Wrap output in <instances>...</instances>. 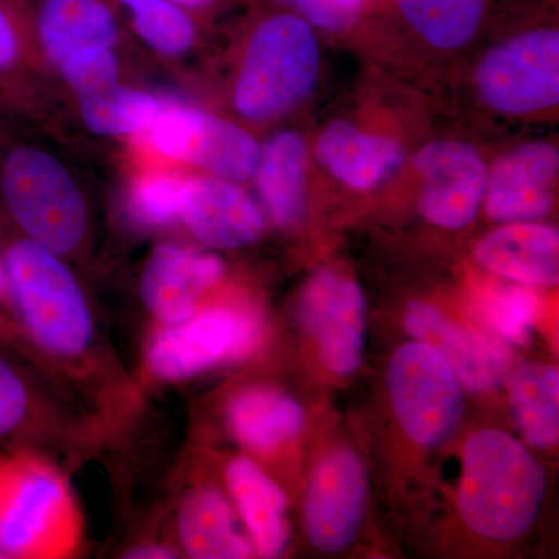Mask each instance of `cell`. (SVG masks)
I'll list each match as a JSON object with an SVG mask.
<instances>
[{"label": "cell", "instance_id": "6da1fadb", "mask_svg": "<svg viewBox=\"0 0 559 559\" xmlns=\"http://www.w3.org/2000/svg\"><path fill=\"white\" fill-rule=\"evenodd\" d=\"M546 495V474L524 447L500 430L474 433L463 452L459 510L476 535L491 540L521 538Z\"/></svg>", "mask_w": 559, "mask_h": 559}, {"label": "cell", "instance_id": "7a4b0ae2", "mask_svg": "<svg viewBox=\"0 0 559 559\" xmlns=\"http://www.w3.org/2000/svg\"><path fill=\"white\" fill-rule=\"evenodd\" d=\"M319 40L307 21L278 10L250 27L231 83L235 112L250 123L277 120L318 83Z\"/></svg>", "mask_w": 559, "mask_h": 559}, {"label": "cell", "instance_id": "3957f363", "mask_svg": "<svg viewBox=\"0 0 559 559\" xmlns=\"http://www.w3.org/2000/svg\"><path fill=\"white\" fill-rule=\"evenodd\" d=\"M62 259L21 234L0 245L11 308L24 330L44 352L73 359L90 349L94 318L79 280Z\"/></svg>", "mask_w": 559, "mask_h": 559}, {"label": "cell", "instance_id": "277c9868", "mask_svg": "<svg viewBox=\"0 0 559 559\" xmlns=\"http://www.w3.org/2000/svg\"><path fill=\"white\" fill-rule=\"evenodd\" d=\"M0 201L22 237L58 255L86 241L90 213L79 182L43 146L0 142Z\"/></svg>", "mask_w": 559, "mask_h": 559}, {"label": "cell", "instance_id": "5b68a950", "mask_svg": "<svg viewBox=\"0 0 559 559\" xmlns=\"http://www.w3.org/2000/svg\"><path fill=\"white\" fill-rule=\"evenodd\" d=\"M76 539V516L64 481L24 452L0 454V554L49 558Z\"/></svg>", "mask_w": 559, "mask_h": 559}, {"label": "cell", "instance_id": "8992f818", "mask_svg": "<svg viewBox=\"0 0 559 559\" xmlns=\"http://www.w3.org/2000/svg\"><path fill=\"white\" fill-rule=\"evenodd\" d=\"M261 336L263 320L252 308L201 307L182 322L160 325L146 349V367L159 381L190 380L218 364L252 355Z\"/></svg>", "mask_w": 559, "mask_h": 559}, {"label": "cell", "instance_id": "52a82bcc", "mask_svg": "<svg viewBox=\"0 0 559 559\" xmlns=\"http://www.w3.org/2000/svg\"><path fill=\"white\" fill-rule=\"evenodd\" d=\"M484 105L506 116H532L559 103V31L550 25L510 36L477 66Z\"/></svg>", "mask_w": 559, "mask_h": 559}, {"label": "cell", "instance_id": "ba28073f", "mask_svg": "<svg viewBox=\"0 0 559 559\" xmlns=\"http://www.w3.org/2000/svg\"><path fill=\"white\" fill-rule=\"evenodd\" d=\"M143 134L165 159L231 182L252 180L260 160L261 145L249 131L194 106L165 103Z\"/></svg>", "mask_w": 559, "mask_h": 559}, {"label": "cell", "instance_id": "9c48e42d", "mask_svg": "<svg viewBox=\"0 0 559 559\" xmlns=\"http://www.w3.org/2000/svg\"><path fill=\"white\" fill-rule=\"evenodd\" d=\"M389 392L401 429L419 447L443 443L462 414V390L454 370L425 342H411L393 355Z\"/></svg>", "mask_w": 559, "mask_h": 559}, {"label": "cell", "instance_id": "30bf717a", "mask_svg": "<svg viewBox=\"0 0 559 559\" xmlns=\"http://www.w3.org/2000/svg\"><path fill=\"white\" fill-rule=\"evenodd\" d=\"M421 180L419 213L430 224L457 230L469 226L484 205L489 168L479 151L460 140H433L412 157Z\"/></svg>", "mask_w": 559, "mask_h": 559}, {"label": "cell", "instance_id": "8fae6325", "mask_svg": "<svg viewBox=\"0 0 559 559\" xmlns=\"http://www.w3.org/2000/svg\"><path fill=\"white\" fill-rule=\"evenodd\" d=\"M300 319L318 342L323 366L341 377L358 370L366 349V297L355 280L334 271L312 275L300 299Z\"/></svg>", "mask_w": 559, "mask_h": 559}, {"label": "cell", "instance_id": "7c38bea8", "mask_svg": "<svg viewBox=\"0 0 559 559\" xmlns=\"http://www.w3.org/2000/svg\"><path fill=\"white\" fill-rule=\"evenodd\" d=\"M367 506V473L356 452L326 455L312 474L304 522L312 546L325 554L347 549L358 535Z\"/></svg>", "mask_w": 559, "mask_h": 559}, {"label": "cell", "instance_id": "4fadbf2b", "mask_svg": "<svg viewBox=\"0 0 559 559\" xmlns=\"http://www.w3.org/2000/svg\"><path fill=\"white\" fill-rule=\"evenodd\" d=\"M559 175L557 146L530 142L502 154L488 175L485 212L496 223H535L549 215Z\"/></svg>", "mask_w": 559, "mask_h": 559}, {"label": "cell", "instance_id": "5bb4252c", "mask_svg": "<svg viewBox=\"0 0 559 559\" xmlns=\"http://www.w3.org/2000/svg\"><path fill=\"white\" fill-rule=\"evenodd\" d=\"M223 275V260L215 253L162 242L143 266L140 299L160 325H173L200 310L202 297Z\"/></svg>", "mask_w": 559, "mask_h": 559}, {"label": "cell", "instance_id": "9a60e30c", "mask_svg": "<svg viewBox=\"0 0 559 559\" xmlns=\"http://www.w3.org/2000/svg\"><path fill=\"white\" fill-rule=\"evenodd\" d=\"M179 221L202 245L221 250L253 245L264 230L263 213L240 183L204 173L183 179Z\"/></svg>", "mask_w": 559, "mask_h": 559}, {"label": "cell", "instance_id": "2e32d148", "mask_svg": "<svg viewBox=\"0 0 559 559\" xmlns=\"http://www.w3.org/2000/svg\"><path fill=\"white\" fill-rule=\"evenodd\" d=\"M404 326L414 340L436 348L471 392L498 389L509 374V348L476 331L451 323L429 305H412Z\"/></svg>", "mask_w": 559, "mask_h": 559}, {"label": "cell", "instance_id": "e0dca14e", "mask_svg": "<svg viewBox=\"0 0 559 559\" xmlns=\"http://www.w3.org/2000/svg\"><path fill=\"white\" fill-rule=\"evenodd\" d=\"M314 156L320 167L344 186L369 190L400 170L404 150L395 139L337 120L320 132Z\"/></svg>", "mask_w": 559, "mask_h": 559}, {"label": "cell", "instance_id": "ac0fdd59", "mask_svg": "<svg viewBox=\"0 0 559 559\" xmlns=\"http://www.w3.org/2000/svg\"><path fill=\"white\" fill-rule=\"evenodd\" d=\"M33 28L38 53L55 68L87 47L116 49L120 39L110 0H43Z\"/></svg>", "mask_w": 559, "mask_h": 559}, {"label": "cell", "instance_id": "d6986e66", "mask_svg": "<svg viewBox=\"0 0 559 559\" xmlns=\"http://www.w3.org/2000/svg\"><path fill=\"white\" fill-rule=\"evenodd\" d=\"M476 260L500 277L549 288L559 280L558 230L538 221L506 224L481 238Z\"/></svg>", "mask_w": 559, "mask_h": 559}, {"label": "cell", "instance_id": "ffe728a7", "mask_svg": "<svg viewBox=\"0 0 559 559\" xmlns=\"http://www.w3.org/2000/svg\"><path fill=\"white\" fill-rule=\"evenodd\" d=\"M308 148L296 131H278L261 145L257 191L267 216L280 229H294L307 215Z\"/></svg>", "mask_w": 559, "mask_h": 559}, {"label": "cell", "instance_id": "44dd1931", "mask_svg": "<svg viewBox=\"0 0 559 559\" xmlns=\"http://www.w3.org/2000/svg\"><path fill=\"white\" fill-rule=\"evenodd\" d=\"M226 484L261 558H278L288 546L289 522L282 488L253 460L229 463Z\"/></svg>", "mask_w": 559, "mask_h": 559}, {"label": "cell", "instance_id": "7402d4cb", "mask_svg": "<svg viewBox=\"0 0 559 559\" xmlns=\"http://www.w3.org/2000/svg\"><path fill=\"white\" fill-rule=\"evenodd\" d=\"M178 536L183 554L193 559H240L255 554L235 525L229 499L212 487L193 489L182 500Z\"/></svg>", "mask_w": 559, "mask_h": 559}, {"label": "cell", "instance_id": "603a6c76", "mask_svg": "<svg viewBox=\"0 0 559 559\" xmlns=\"http://www.w3.org/2000/svg\"><path fill=\"white\" fill-rule=\"evenodd\" d=\"M227 419L235 439L253 451H271L288 443L304 426L300 404L271 388L242 390L231 400Z\"/></svg>", "mask_w": 559, "mask_h": 559}, {"label": "cell", "instance_id": "cb8c5ba5", "mask_svg": "<svg viewBox=\"0 0 559 559\" xmlns=\"http://www.w3.org/2000/svg\"><path fill=\"white\" fill-rule=\"evenodd\" d=\"M392 5L430 47L457 50L479 35L495 0H392Z\"/></svg>", "mask_w": 559, "mask_h": 559}, {"label": "cell", "instance_id": "d4e9b609", "mask_svg": "<svg viewBox=\"0 0 559 559\" xmlns=\"http://www.w3.org/2000/svg\"><path fill=\"white\" fill-rule=\"evenodd\" d=\"M84 127L98 138H130L145 132L165 103L151 92L109 81L83 94L73 95Z\"/></svg>", "mask_w": 559, "mask_h": 559}, {"label": "cell", "instance_id": "484cf974", "mask_svg": "<svg viewBox=\"0 0 559 559\" xmlns=\"http://www.w3.org/2000/svg\"><path fill=\"white\" fill-rule=\"evenodd\" d=\"M514 417L533 447H554L559 440V373L546 364H528L510 384Z\"/></svg>", "mask_w": 559, "mask_h": 559}, {"label": "cell", "instance_id": "4316f807", "mask_svg": "<svg viewBox=\"0 0 559 559\" xmlns=\"http://www.w3.org/2000/svg\"><path fill=\"white\" fill-rule=\"evenodd\" d=\"M130 17L132 31L151 50L180 58L198 43V20L168 0H110Z\"/></svg>", "mask_w": 559, "mask_h": 559}, {"label": "cell", "instance_id": "83f0119b", "mask_svg": "<svg viewBox=\"0 0 559 559\" xmlns=\"http://www.w3.org/2000/svg\"><path fill=\"white\" fill-rule=\"evenodd\" d=\"M183 179L186 176L173 171L140 173L128 191L132 218L151 229L178 223Z\"/></svg>", "mask_w": 559, "mask_h": 559}, {"label": "cell", "instance_id": "f1b7e54d", "mask_svg": "<svg viewBox=\"0 0 559 559\" xmlns=\"http://www.w3.org/2000/svg\"><path fill=\"white\" fill-rule=\"evenodd\" d=\"M36 51L33 22L16 5L0 0V102L16 95Z\"/></svg>", "mask_w": 559, "mask_h": 559}, {"label": "cell", "instance_id": "f546056e", "mask_svg": "<svg viewBox=\"0 0 559 559\" xmlns=\"http://www.w3.org/2000/svg\"><path fill=\"white\" fill-rule=\"evenodd\" d=\"M480 310L502 340L524 345L538 320L540 300L535 293L520 286H502L481 296Z\"/></svg>", "mask_w": 559, "mask_h": 559}, {"label": "cell", "instance_id": "4dcf8cb0", "mask_svg": "<svg viewBox=\"0 0 559 559\" xmlns=\"http://www.w3.org/2000/svg\"><path fill=\"white\" fill-rule=\"evenodd\" d=\"M36 415V396L20 367L0 353V444L16 447Z\"/></svg>", "mask_w": 559, "mask_h": 559}, {"label": "cell", "instance_id": "1f68e13d", "mask_svg": "<svg viewBox=\"0 0 559 559\" xmlns=\"http://www.w3.org/2000/svg\"><path fill=\"white\" fill-rule=\"evenodd\" d=\"M280 10L307 21L314 31L341 35L355 28L366 14V0H267Z\"/></svg>", "mask_w": 559, "mask_h": 559}, {"label": "cell", "instance_id": "d6a6232c", "mask_svg": "<svg viewBox=\"0 0 559 559\" xmlns=\"http://www.w3.org/2000/svg\"><path fill=\"white\" fill-rule=\"evenodd\" d=\"M57 69L72 95L120 79V62L114 47H87L75 51L62 60Z\"/></svg>", "mask_w": 559, "mask_h": 559}, {"label": "cell", "instance_id": "836d02e7", "mask_svg": "<svg viewBox=\"0 0 559 559\" xmlns=\"http://www.w3.org/2000/svg\"><path fill=\"white\" fill-rule=\"evenodd\" d=\"M173 5L186 11L193 17L205 16L223 5L224 0H168Z\"/></svg>", "mask_w": 559, "mask_h": 559}, {"label": "cell", "instance_id": "e575fe53", "mask_svg": "<svg viewBox=\"0 0 559 559\" xmlns=\"http://www.w3.org/2000/svg\"><path fill=\"white\" fill-rule=\"evenodd\" d=\"M128 559H171L176 558L175 551L159 544H142V546L132 547L124 554Z\"/></svg>", "mask_w": 559, "mask_h": 559}, {"label": "cell", "instance_id": "d590c367", "mask_svg": "<svg viewBox=\"0 0 559 559\" xmlns=\"http://www.w3.org/2000/svg\"><path fill=\"white\" fill-rule=\"evenodd\" d=\"M0 305L5 308H11L9 283H7L2 260H0Z\"/></svg>", "mask_w": 559, "mask_h": 559}, {"label": "cell", "instance_id": "8d00e7d4", "mask_svg": "<svg viewBox=\"0 0 559 559\" xmlns=\"http://www.w3.org/2000/svg\"><path fill=\"white\" fill-rule=\"evenodd\" d=\"M10 329H7L5 319L0 318V337H9Z\"/></svg>", "mask_w": 559, "mask_h": 559}]
</instances>
